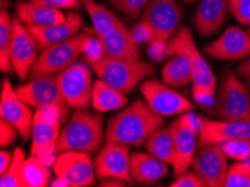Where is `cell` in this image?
Segmentation results:
<instances>
[{"label": "cell", "instance_id": "1", "mask_svg": "<svg viewBox=\"0 0 250 187\" xmlns=\"http://www.w3.org/2000/svg\"><path fill=\"white\" fill-rule=\"evenodd\" d=\"M164 125L165 118L155 113L145 99H138L110 118L105 129V140L140 147Z\"/></svg>", "mask_w": 250, "mask_h": 187}, {"label": "cell", "instance_id": "2", "mask_svg": "<svg viewBox=\"0 0 250 187\" xmlns=\"http://www.w3.org/2000/svg\"><path fill=\"white\" fill-rule=\"evenodd\" d=\"M104 118L101 112L77 110L61 130L56 152L84 151L97 154L104 145Z\"/></svg>", "mask_w": 250, "mask_h": 187}, {"label": "cell", "instance_id": "3", "mask_svg": "<svg viewBox=\"0 0 250 187\" xmlns=\"http://www.w3.org/2000/svg\"><path fill=\"white\" fill-rule=\"evenodd\" d=\"M90 67L100 80L126 95L131 93L144 80L156 73L149 63L107 54Z\"/></svg>", "mask_w": 250, "mask_h": 187}, {"label": "cell", "instance_id": "4", "mask_svg": "<svg viewBox=\"0 0 250 187\" xmlns=\"http://www.w3.org/2000/svg\"><path fill=\"white\" fill-rule=\"evenodd\" d=\"M96 35L94 29H84L70 40L44 48L30 71L32 78L40 74H58L73 65L84 54Z\"/></svg>", "mask_w": 250, "mask_h": 187}, {"label": "cell", "instance_id": "5", "mask_svg": "<svg viewBox=\"0 0 250 187\" xmlns=\"http://www.w3.org/2000/svg\"><path fill=\"white\" fill-rule=\"evenodd\" d=\"M172 40L190 57L193 99L201 104L214 102L218 87L217 79L209 63L196 47L190 28L182 26Z\"/></svg>", "mask_w": 250, "mask_h": 187}, {"label": "cell", "instance_id": "6", "mask_svg": "<svg viewBox=\"0 0 250 187\" xmlns=\"http://www.w3.org/2000/svg\"><path fill=\"white\" fill-rule=\"evenodd\" d=\"M62 122L63 117L59 109L41 108L34 113L30 155L39 157L47 166H53L56 159V144Z\"/></svg>", "mask_w": 250, "mask_h": 187}, {"label": "cell", "instance_id": "7", "mask_svg": "<svg viewBox=\"0 0 250 187\" xmlns=\"http://www.w3.org/2000/svg\"><path fill=\"white\" fill-rule=\"evenodd\" d=\"M212 114L219 120H244L250 118V95L247 87L232 71H227L215 95Z\"/></svg>", "mask_w": 250, "mask_h": 187}, {"label": "cell", "instance_id": "8", "mask_svg": "<svg viewBox=\"0 0 250 187\" xmlns=\"http://www.w3.org/2000/svg\"><path fill=\"white\" fill-rule=\"evenodd\" d=\"M15 91L20 99L28 105L36 109H59L62 113L63 122L67 120L70 106L66 104L61 92L56 74H40L33 76L28 83L17 86Z\"/></svg>", "mask_w": 250, "mask_h": 187}, {"label": "cell", "instance_id": "9", "mask_svg": "<svg viewBox=\"0 0 250 187\" xmlns=\"http://www.w3.org/2000/svg\"><path fill=\"white\" fill-rule=\"evenodd\" d=\"M90 68L84 63L75 62L56 74L60 90L70 109L88 110L92 106L94 82Z\"/></svg>", "mask_w": 250, "mask_h": 187}, {"label": "cell", "instance_id": "10", "mask_svg": "<svg viewBox=\"0 0 250 187\" xmlns=\"http://www.w3.org/2000/svg\"><path fill=\"white\" fill-rule=\"evenodd\" d=\"M142 15V21L154 34L153 41L165 45L179 32L183 19V10L177 0H149Z\"/></svg>", "mask_w": 250, "mask_h": 187}, {"label": "cell", "instance_id": "11", "mask_svg": "<svg viewBox=\"0 0 250 187\" xmlns=\"http://www.w3.org/2000/svg\"><path fill=\"white\" fill-rule=\"evenodd\" d=\"M140 92L150 109L163 118L181 116L192 112L195 108L191 101L174 90V87L156 79L144 81L140 85Z\"/></svg>", "mask_w": 250, "mask_h": 187}, {"label": "cell", "instance_id": "12", "mask_svg": "<svg viewBox=\"0 0 250 187\" xmlns=\"http://www.w3.org/2000/svg\"><path fill=\"white\" fill-rule=\"evenodd\" d=\"M175 140L176 159L174 164V176L176 178L187 173L199 147L198 116L192 112L181 114L170 124Z\"/></svg>", "mask_w": 250, "mask_h": 187}, {"label": "cell", "instance_id": "13", "mask_svg": "<svg viewBox=\"0 0 250 187\" xmlns=\"http://www.w3.org/2000/svg\"><path fill=\"white\" fill-rule=\"evenodd\" d=\"M52 167L56 177L63 179L67 187H89L96 184L94 163L89 152H62Z\"/></svg>", "mask_w": 250, "mask_h": 187}, {"label": "cell", "instance_id": "14", "mask_svg": "<svg viewBox=\"0 0 250 187\" xmlns=\"http://www.w3.org/2000/svg\"><path fill=\"white\" fill-rule=\"evenodd\" d=\"M130 156V146L105 140L93 162L97 179L112 177L131 184Z\"/></svg>", "mask_w": 250, "mask_h": 187}, {"label": "cell", "instance_id": "15", "mask_svg": "<svg viewBox=\"0 0 250 187\" xmlns=\"http://www.w3.org/2000/svg\"><path fill=\"white\" fill-rule=\"evenodd\" d=\"M39 43L29 29L16 16L13 21V40L10 47V60L15 74L24 81L28 78L34 64L40 55Z\"/></svg>", "mask_w": 250, "mask_h": 187}, {"label": "cell", "instance_id": "16", "mask_svg": "<svg viewBox=\"0 0 250 187\" xmlns=\"http://www.w3.org/2000/svg\"><path fill=\"white\" fill-rule=\"evenodd\" d=\"M191 167L202 178L207 187H223L229 166L220 144H211L200 147Z\"/></svg>", "mask_w": 250, "mask_h": 187}, {"label": "cell", "instance_id": "17", "mask_svg": "<svg viewBox=\"0 0 250 187\" xmlns=\"http://www.w3.org/2000/svg\"><path fill=\"white\" fill-rule=\"evenodd\" d=\"M29 106L18 97L9 79H3L0 116L1 119L8 121L18 129L22 141H27L32 137L34 114Z\"/></svg>", "mask_w": 250, "mask_h": 187}, {"label": "cell", "instance_id": "18", "mask_svg": "<svg viewBox=\"0 0 250 187\" xmlns=\"http://www.w3.org/2000/svg\"><path fill=\"white\" fill-rule=\"evenodd\" d=\"M199 147L234 139L250 140V118L244 120H212L198 116Z\"/></svg>", "mask_w": 250, "mask_h": 187}, {"label": "cell", "instance_id": "19", "mask_svg": "<svg viewBox=\"0 0 250 187\" xmlns=\"http://www.w3.org/2000/svg\"><path fill=\"white\" fill-rule=\"evenodd\" d=\"M204 53L217 61H239L250 56V34L237 26L227 28L204 47Z\"/></svg>", "mask_w": 250, "mask_h": 187}, {"label": "cell", "instance_id": "20", "mask_svg": "<svg viewBox=\"0 0 250 187\" xmlns=\"http://www.w3.org/2000/svg\"><path fill=\"white\" fill-rule=\"evenodd\" d=\"M165 55L172 56L165 63L162 71V79L165 84L180 89L192 83V70L190 57L175 44L172 38L166 44Z\"/></svg>", "mask_w": 250, "mask_h": 187}, {"label": "cell", "instance_id": "21", "mask_svg": "<svg viewBox=\"0 0 250 187\" xmlns=\"http://www.w3.org/2000/svg\"><path fill=\"white\" fill-rule=\"evenodd\" d=\"M84 25V19L78 13H69L66 18L59 24L47 27H27L36 38L41 51L52 45L62 43L70 40L81 32Z\"/></svg>", "mask_w": 250, "mask_h": 187}, {"label": "cell", "instance_id": "22", "mask_svg": "<svg viewBox=\"0 0 250 187\" xmlns=\"http://www.w3.org/2000/svg\"><path fill=\"white\" fill-rule=\"evenodd\" d=\"M229 13V0H200L193 24L201 36L209 37L222 28Z\"/></svg>", "mask_w": 250, "mask_h": 187}, {"label": "cell", "instance_id": "23", "mask_svg": "<svg viewBox=\"0 0 250 187\" xmlns=\"http://www.w3.org/2000/svg\"><path fill=\"white\" fill-rule=\"evenodd\" d=\"M130 174L139 184L154 185L169 174L168 164L150 152H135L130 156Z\"/></svg>", "mask_w": 250, "mask_h": 187}, {"label": "cell", "instance_id": "24", "mask_svg": "<svg viewBox=\"0 0 250 187\" xmlns=\"http://www.w3.org/2000/svg\"><path fill=\"white\" fill-rule=\"evenodd\" d=\"M16 17L27 27H47L63 21L66 15L62 10L30 1H20L15 8Z\"/></svg>", "mask_w": 250, "mask_h": 187}, {"label": "cell", "instance_id": "25", "mask_svg": "<svg viewBox=\"0 0 250 187\" xmlns=\"http://www.w3.org/2000/svg\"><path fill=\"white\" fill-rule=\"evenodd\" d=\"M100 40L107 55L118 59L140 60L138 43L124 24H120L115 30Z\"/></svg>", "mask_w": 250, "mask_h": 187}, {"label": "cell", "instance_id": "26", "mask_svg": "<svg viewBox=\"0 0 250 187\" xmlns=\"http://www.w3.org/2000/svg\"><path fill=\"white\" fill-rule=\"evenodd\" d=\"M127 104L128 98L126 94L121 93L100 79L93 83L92 108L97 112L115 111L124 109Z\"/></svg>", "mask_w": 250, "mask_h": 187}, {"label": "cell", "instance_id": "27", "mask_svg": "<svg viewBox=\"0 0 250 187\" xmlns=\"http://www.w3.org/2000/svg\"><path fill=\"white\" fill-rule=\"evenodd\" d=\"M145 147L151 155L156 156L169 166H174L176 159L175 140H174V132L170 125L165 128H158L151 133L145 143Z\"/></svg>", "mask_w": 250, "mask_h": 187}, {"label": "cell", "instance_id": "28", "mask_svg": "<svg viewBox=\"0 0 250 187\" xmlns=\"http://www.w3.org/2000/svg\"><path fill=\"white\" fill-rule=\"evenodd\" d=\"M98 37H104L123 24L107 7L94 0H81Z\"/></svg>", "mask_w": 250, "mask_h": 187}, {"label": "cell", "instance_id": "29", "mask_svg": "<svg viewBox=\"0 0 250 187\" xmlns=\"http://www.w3.org/2000/svg\"><path fill=\"white\" fill-rule=\"evenodd\" d=\"M13 21L9 11L2 8L0 11V70L6 74L15 73L10 60Z\"/></svg>", "mask_w": 250, "mask_h": 187}, {"label": "cell", "instance_id": "30", "mask_svg": "<svg viewBox=\"0 0 250 187\" xmlns=\"http://www.w3.org/2000/svg\"><path fill=\"white\" fill-rule=\"evenodd\" d=\"M25 163V152L21 148H16L14 151L13 162H11L9 168L0 175V186L27 187L24 176Z\"/></svg>", "mask_w": 250, "mask_h": 187}, {"label": "cell", "instance_id": "31", "mask_svg": "<svg viewBox=\"0 0 250 187\" xmlns=\"http://www.w3.org/2000/svg\"><path fill=\"white\" fill-rule=\"evenodd\" d=\"M47 165L44 162L30 155L28 159H26L24 176L27 187H45L50 184L51 173L47 168Z\"/></svg>", "mask_w": 250, "mask_h": 187}, {"label": "cell", "instance_id": "32", "mask_svg": "<svg viewBox=\"0 0 250 187\" xmlns=\"http://www.w3.org/2000/svg\"><path fill=\"white\" fill-rule=\"evenodd\" d=\"M223 187H250V158L228 167Z\"/></svg>", "mask_w": 250, "mask_h": 187}, {"label": "cell", "instance_id": "33", "mask_svg": "<svg viewBox=\"0 0 250 187\" xmlns=\"http://www.w3.org/2000/svg\"><path fill=\"white\" fill-rule=\"evenodd\" d=\"M222 151L227 158L241 162L250 158V140L249 139H234L225 141L220 144Z\"/></svg>", "mask_w": 250, "mask_h": 187}, {"label": "cell", "instance_id": "34", "mask_svg": "<svg viewBox=\"0 0 250 187\" xmlns=\"http://www.w3.org/2000/svg\"><path fill=\"white\" fill-rule=\"evenodd\" d=\"M115 8L121 14L130 18H137L143 14L149 0H109Z\"/></svg>", "mask_w": 250, "mask_h": 187}, {"label": "cell", "instance_id": "35", "mask_svg": "<svg viewBox=\"0 0 250 187\" xmlns=\"http://www.w3.org/2000/svg\"><path fill=\"white\" fill-rule=\"evenodd\" d=\"M229 13L239 24L250 27V0H229Z\"/></svg>", "mask_w": 250, "mask_h": 187}, {"label": "cell", "instance_id": "36", "mask_svg": "<svg viewBox=\"0 0 250 187\" xmlns=\"http://www.w3.org/2000/svg\"><path fill=\"white\" fill-rule=\"evenodd\" d=\"M107 53L104 51V45L101 43V40L97 35L93 37V40L91 41L88 49H86L84 54H83V59L84 62L88 64L89 66L93 65L94 63H97L98 61H100Z\"/></svg>", "mask_w": 250, "mask_h": 187}, {"label": "cell", "instance_id": "37", "mask_svg": "<svg viewBox=\"0 0 250 187\" xmlns=\"http://www.w3.org/2000/svg\"><path fill=\"white\" fill-rule=\"evenodd\" d=\"M18 135H20V131L15 125L3 119L0 120V146L1 148L9 147L15 141H17Z\"/></svg>", "mask_w": 250, "mask_h": 187}, {"label": "cell", "instance_id": "38", "mask_svg": "<svg viewBox=\"0 0 250 187\" xmlns=\"http://www.w3.org/2000/svg\"><path fill=\"white\" fill-rule=\"evenodd\" d=\"M170 187H207L206 183L202 181L195 171H187L180 177L176 178L175 182H173L169 185Z\"/></svg>", "mask_w": 250, "mask_h": 187}, {"label": "cell", "instance_id": "39", "mask_svg": "<svg viewBox=\"0 0 250 187\" xmlns=\"http://www.w3.org/2000/svg\"><path fill=\"white\" fill-rule=\"evenodd\" d=\"M30 2L52 7L56 9H78L82 5L81 0H28Z\"/></svg>", "mask_w": 250, "mask_h": 187}, {"label": "cell", "instance_id": "40", "mask_svg": "<svg viewBox=\"0 0 250 187\" xmlns=\"http://www.w3.org/2000/svg\"><path fill=\"white\" fill-rule=\"evenodd\" d=\"M130 32L138 44H149L154 38L150 27L144 21L136 24Z\"/></svg>", "mask_w": 250, "mask_h": 187}, {"label": "cell", "instance_id": "41", "mask_svg": "<svg viewBox=\"0 0 250 187\" xmlns=\"http://www.w3.org/2000/svg\"><path fill=\"white\" fill-rule=\"evenodd\" d=\"M236 74L246 85V87H247L250 95V56H248L247 59L242 60V62H240L239 65L237 66Z\"/></svg>", "mask_w": 250, "mask_h": 187}, {"label": "cell", "instance_id": "42", "mask_svg": "<svg viewBox=\"0 0 250 187\" xmlns=\"http://www.w3.org/2000/svg\"><path fill=\"white\" fill-rule=\"evenodd\" d=\"M165 49V44L160 43V42L151 41L148 45V55L151 60L156 61V62H162L163 60L166 59Z\"/></svg>", "mask_w": 250, "mask_h": 187}, {"label": "cell", "instance_id": "43", "mask_svg": "<svg viewBox=\"0 0 250 187\" xmlns=\"http://www.w3.org/2000/svg\"><path fill=\"white\" fill-rule=\"evenodd\" d=\"M14 154L10 151L2 149L0 151V175L5 173V171L9 168L11 162H13Z\"/></svg>", "mask_w": 250, "mask_h": 187}, {"label": "cell", "instance_id": "44", "mask_svg": "<svg viewBox=\"0 0 250 187\" xmlns=\"http://www.w3.org/2000/svg\"><path fill=\"white\" fill-rule=\"evenodd\" d=\"M127 183L121 181V179L118 178H104L100 181V186H107V187H123V186H127Z\"/></svg>", "mask_w": 250, "mask_h": 187}, {"label": "cell", "instance_id": "45", "mask_svg": "<svg viewBox=\"0 0 250 187\" xmlns=\"http://www.w3.org/2000/svg\"><path fill=\"white\" fill-rule=\"evenodd\" d=\"M182 1L185 2V3H193V2L198 1V0H182Z\"/></svg>", "mask_w": 250, "mask_h": 187}, {"label": "cell", "instance_id": "46", "mask_svg": "<svg viewBox=\"0 0 250 187\" xmlns=\"http://www.w3.org/2000/svg\"><path fill=\"white\" fill-rule=\"evenodd\" d=\"M247 32H248V33H249V34H250V28H249V29H248V30H247Z\"/></svg>", "mask_w": 250, "mask_h": 187}]
</instances>
